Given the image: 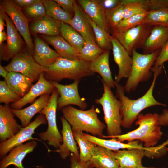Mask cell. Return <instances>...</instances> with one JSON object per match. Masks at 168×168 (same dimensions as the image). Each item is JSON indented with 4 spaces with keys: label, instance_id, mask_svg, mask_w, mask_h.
I'll return each instance as SVG.
<instances>
[{
    "label": "cell",
    "instance_id": "43",
    "mask_svg": "<svg viewBox=\"0 0 168 168\" xmlns=\"http://www.w3.org/2000/svg\"><path fill=\"white\" fill-rule=\"evenodd\" d=\"M147 12L168 8V0H141Z\"/></svg>",
    "mask_w": 168,
    "mask_h": 168
},
{
    "label": "cell",
    "instance_id": "39",
    "mask_svg": "<svg viewBox=\"0 0 168 168\" xmlns=\"http://www.w3.org/2000/svg\"><path fill=\"white\" fill-rule=\"evenodd\" d=\"M24 10L26 16L34 21L40 19L46 16L43 0H37L33 4L24 7Z\"/></svg>",
    "mask_w": 168,
    "mask_h": 168
},
{
    "label": "cell",
    "instance_id": "18",
    "mask_svg": "<svg viewBox=\"0 0 168 168\" xmlns=\"http://www.w3.org/2000/svg\"><path fill=\"white\" fill-rule=\"evenodd\" d=\"M37 145V142L33 140L14 147L8 155L2 158L0 168H7L10 165H14L15 168H24L22 163L23 160L28 153L33 151Z\"/></svg>",
    "mask_w": 168,
    "mask_h": 168
},
{
    "label": "cell",
    "instance_id": "44",
    "mask_svg": "<svg viewBox=\"0 0 168 168\" xmlns=\"http://www.w3.org/2000/svg\"><path fill=\"white\" fill-rule=\"evenodd\" d=\"M71 168H93V167L90 161L85 163H82L79 158H77L72 153L70 155ZM37 168H43L42 166H38Z\"/></svg>",
    "mask_w": 168,
    "mask_h": 168
},
{
    "label": "cell",
    "instance_id": "13",
    "mask_svg": "<svg viewBox=\"0 0 168 168\" xmlns=\"http://www.w3.org/2000/svg\"><path fill=\"white\" fill-rule=\"evenodd\" d=\"M80 81H74L72 83L63 85L51 81L58 92L59 96L57 101V110L70 105H77L82 110L87 107V103L79 95L78 87Z\"/></svg>",
    "mask_w": 168,
    "mask_h": 168
},
{
    "label": "cell",
    "instance_id": "14",
    "mask_svg": "<svg viewBox=\"0 0 168 168\" xmlns=\"http://www.w3.org/2000/svg\"><path fill=\"white\" fill-rule=\"evenodd\" d=\"M55 89L52 82L47 79L43 72H42L37 82L32 85L29 91L19 100L11 103L10 106L13 109H22L28 104L33 103L37 97L52 93Z\"/></svg>",
    "mask_w": 168,
    "mask_h": 168
},
{
    "label": "cell",
    "instance_id": "4",
    "mask_svg": "<svg viewBox=\"0 0 168 168\" xmlns=\"http://www.w3.org/2000/svg\"><path fill=\"white\" fill-rule=\"evenodd\" d=\"M63 116L72 126V129L84 131L102 138L106 125L99 119L95 107L86 110L68 105L61 109Z\"/></svg>",
    "mask_w": 168,
    "mask_h": 168
},
{
    "label": "cell",
    "instance_id": "5",
    "mask_svg": "<svg viewBox=\"0 0 168 168\" xmlns=\"http://www.w3.org/2000/svg\"><path fill=\"white\" fill-rule=\"evenodd\" d=\"M103 93L102 96L96 99L95 102L102 106L104 120L106 125L108 136L102 138L111 137L121 134L122 117L120 113V102L115 96L110 87L102 79Z\"/></svg>",
    "mask_w": 168,
    "mask_h": 168
},
{
    "label": "cell",
    "instance_id": "10",
    "mask_svg": "<svg viewBox=\"0 0 168 168\" xmlns=\"http://www.w3.org/2000/svg\"><path fill=\"white\" fill-rule=\"evenodd\" d=\"M153 26L144 23L139 25L124 32L112 33L130 55L132 51L142 49Z\"/></svg>",
    "mask_w": 168,
    "mask_h": 168
},
{
    "label": "cell",
    "instance_id": "12",
    "mask_svg": "<svg viewBox=\"0 0 168 168\" xmlns=\"http://www.w3.org/2000/svg\"><path fill=\"white\" fill-rule=\"evenodd\" d=\"M7 27V42L0 49V59L8 61L18 53L23 51L24 42L13 22L5 12Z\"/></svg>",
    "mask_w": 168,
    "mask_h": 168
},
{
    "label": "cell",
    "instance_id": "6",
    "mask_svg": "<svg viewBox=\"0 0 168 168\" xmlns=\"http://www.w3.org/2000/svg\"><path fill=\"white\" fill-rule=\"evenodd\" d=\"M159 49L150 54H142L133 50L130 72L124 88L128 93L136 89L140 82L148 81L152 75L151 70L161 50Z\"/></svg>",
    "mask_w": 168,
    "mask_h": 168
},
{
    "label": "cell",
    "instance_id": "9",
    "mask_svg": "<svg viewBox=\"0 0 168 168\" xmlns=\"http://www.w3.org/2000/svg\"><path fill=\"white\" fill-rule=\"evenodd\" d=\"M5 67L9 72L20 73L30 78L33 82L38 80L40 74L45 70V68L36 62L32 54L24 50L14 56Z\"/></svg>",
    "mask_w": 168,
    "mask_h": 168
},
{
    "label": "cell",
    "instance_id": "19",
    "mask_svg": "<svg viewBox=\"0 0 168 168\" xmlns=\"http://www.w3.org/2000/svg\"><path fill=\"white\" fill-rule=\"evenodd\" d=\"M77 2L91 20L110 34V29L106 21L105 9L101 0H79Z\"/></svg>",
    "mask_w": 168,
    "mask_h": 168
},
{
    "label": "cell",
    "instance_id": "45",
    "mask_svg": "<svg viewBox=\"0 0 168 168\" xmlns=\"http://www.w3.org/2000/svg\"><path fill=\"white\" fill-rule=\"evenodd\" d=\"M67 12L72 14L74 13V4L75 0H54Z\"/></svg>",
    "mask_w": 168,
    "mask_h": 168
},
{
    "label": "cell",
    "instance_id": "28",
    "mask_svg": "<svg viewBox=\"0 0 168 168\" xmlns=\"http://www.w3.org/2000/svg\"><path fill=\"white\" fill-rule=\"evenodd\" d=\"M9 87L21 98L29 91L32 85V81L18 72H9L5 79Z\"/></svg>",
    "mask_w": 168,
    "mask_h": 168
},
{
    "label": "cell",
    "instance_id": "38",
    "mask_svg": "<svg viewBox=\"0 0 168 168\" xmlns=\"http://www.w3.org/2000/svg\"><path fill=\"white\" fill-rule=\"evenodd\" d=\"M124 5L122 19L147 12L141 0H121Z\"/></svg>",
    "mask_w": 168,
    "mask_h": 168
},
{
    "label": "cell",
    "instance_id": "7",
    "mask_svg": "<svg viewBox=\"0 0 168 168\" xmlns=\"http://www.w3.org/2000/svg\"><path fill=\"white\" fill-rule=\"evenodd\" d=\"M59 94L55 88L51 93L48 102L39 114H44L46 119L48 128L45 132L39 134L42 140L47 141L48 145L58 149L63 142V137L57 127L56 110Z\"/></svg>",
    "mask_w": 168,
    "mask_h": 168
},
{
    "label": "cell",
    "instance_id": "40",
    "mask_svg": "<svg viewBox=\"0 0 168 168\" xmlns=\"http://www.w3.org/2000/svg\"><path fill=\"white\" fill-rule=\"evenodd\" d=\"M124 5L121 2L115 7L110 9L105 10V17L107 23L112 30L122 20Z\"/></svg>",
    "mask_w": 168,
    "mask_h": 168
},
{
    "label": "cell",
    "instance_id": "25",
    "mask_svg": "<svg viewBox=\"0 0 168 168\" xmlns=\"http://www.w3.org/2000/svg\"><path fill=\"white\" fill-rule=\"evenodd\" d=\"M82 136L87 140L97 146L103 147L112 151L125 149H145V151H147L148 149V148L143 147L142 143H141L138 140L131 141L128 143H125L118 141L115 138H112L111 139L109 140L102 139L83 132Z\"/></svg>",
    "mask_w": 168,
    "mask_h": 168
},
{
    "label": "cell",
    "instance_id": "24",
    "mask_svg": "<svg viewBox=\"0 0 168 168\" xmlns=\"http://www.w3.org/2000/svg\"><path fill=\"white\" fill-rule=\"evenodd\" d=\"M145 150L135 148L113 151L119 167L138 168L142 165V161L145 156Z\"/></svg>",
    "mask_w": 168,
    "mask_h": 168
},
{
    "label": "cell",
    "instance_id": "52",
    "mask_svg": "<svg viewBox=\"0 0 168 168\" xmlns=\"http://www.w3.org/2000/svg\"><path fill=\"white\" fill-rule=\"evenodd\" d=\"M165 142L166 144V146L168 145V139L166 140V141ZM166 152H168V147L166 148Z\"/></svg>",
    "mask_w": 168,
    "mask_h": 168
},
{
    "label": "cell",
    "instance_id": "33",
    "mask_svg": "<svg viewBox=\"0 0 168 168\" xmlns=\"http://www.w3.org/2000/svg\"><path fill=\"white\" fill-rule=\"evenodd\" d=\"M46 15L60 22L68 24L72 19L71 14L63 9L54 0H43Z\"/></svg>",
    "mask_w": 168,
    "mask_h": 168
},
{
    "label": "cell",
    "instance_id": "16",
    "mask_svg": "<svg viewBox=\"0 0 168 168\" xmlns=\"http://www.w3.org/2000/svg\"><path fill=\"white\" fill-rule=\"evenodd\" d=\"M22 127L14 118L9 105H0V140L4 142L11 138L20 130Z\"/></svg>",
    "mask_w": 168,
    "mask_h": 168
},
{
    "label": "cell",
    "instance_id": "54",
    "mask_svg": "<svg viewBox=\"0 0 168 168\" xmlns=\"http://www.w3.org/2000/svg\"><path fill=\"white\" fill-rule=\"evenodd\" d=\"M156 148V151H155V153H156L157 152V148H156V147H155ZM145 154H146V156H147V157H148L149 156H148L146 154V152H145Z\"/></svg>",
    "mask_w": 168,
    "mask_h": 168
},
{
    "label": "cell",
    "instance_id": "3",
    "mask_svg": "<svg viewBox=\"0 0 168 168\" xmlns=\"http://www.w3.org/2000/svg\"><path fill=\"white\" fill-rule=\"evenodd\" d=\"M43 73L47 79L57 82L65 79L80 81L95 74L90 69V62L79 58L71 60L61 57L45 68Z\"/></svg>",
    "mask_w": 168,
    "mask_h": 168
},
{
    "label": "cell",
    "instance_id": "48",
    "mask_svg": "<svg viewBox=\"0 0 168 168\" xmlns=\"http://www.w3.org/2000/svg\"><path fill=\"white\" fill-rule=\"evenodd\" d=\"M37 0H15V2L21 7H26L33 4Z\"/></svg>",
    "mask_w": 168,
    "mask_h": 168
},
{
    "label": "cell",
    "instance_id": "49",
    "mask_svg": "<svg viewBox=\"0 0 168 168\" xmlns=\"http://www.w3.org/2000/svg\"><path fill=\"white\" fill-rule=\"evenodd\" d=\"M5 12L3 9L0 7V32L3 31L5 26Z\"/></svg>",
    "mask_w": 168,
    "mask_h": 168
},
{
    "label": "cell",
    "instance_id": "42",
    "mask_svg": "<svg viewBox=\"0 0 168 168\" xmlns=\"http://www.w3.org/2000/svg\"><path fill=\"white\" fill-rule=\"evenodd\" d=\"M168 61V41L161 48L159 54L154 62L151 70L152 72L156 71H162L163 64Z\"/></svg>",
    "mask_w": 168,
    "mask_h": 168
},
{
    "label": "cell",
    "instance_id": "50",
    "mask_svg": "<svg viewBox=\"0 0 168 168\" xmlns=\"http://www.w3.org/2000/svg\"><path fill=\"white\" fill-rule=\"evenodd\" d=\"M9 72L7 70L5 67L0 65V75L3 77L5 79L6 78Z\"/></svg>",
    "mask_w": 168,
    "mask_h": 168
},
{
    "label": "cell",
    "instance_id": "36",
    "mask_svg": "<svg viewBox=\"0 0 168 168\" xmlns=\"http://www.w3.org/2000/svg\"><path fill=\"white\" fill-rule=\"evenodd\" d=\"M147 13L145 12L122 19L112 30V33L124 32L143 24Z\"/></svg>",
    "mask_w": 168,
    "mask_h": 168
},
{
    "label": "cell",
    "instance_id": "23",
    "mask_svg": "<svg viewBox=\"0 0 168 168\" xmlns=\"http://www.w3.org/2000/svg\"><path fill=\"white\" fill-rule=\"evenodd\" d=\"M168 41V26H153L142 48L143 54H150L161 49Z\"/></svg>",
    "mask_w": 168,
    "mask_h": 168
},
{
    "label": "cell",
    "instance_id": "47",
    "mask_svg": "<svg viewBox=\"0 0 168 168\" xmlns=\"http://www.w3.org/2000/svg\"><path fill=\"white\" fill-rule=\"evenodd\" d=\"M119 0H101L102 5L105 10L112 9L116 7L119 2Z\"/></svg>",
    "mask_w": 168,
    "mask_h": 168
},
{
    "label": "cell",
    "instance_id": "32",
    "mask_svg": "<svg viewBox=\"0 0 168 168\" xmlns=\"http://www.w3.org/2000/svg\"><path fill=\"white\" fill-rule=\"evenodd\" d=\"M59 32L62 37L79 53L86 42L82 36L71 26L63 22L60 23Z\"/></svg>",
    "mask_w": 168,
    "mask_h": 168
},
{
    "label": "cell",
    "instance_id": "53",
    "mask_svg": "<svg viewBox=\"0 0 168 168\" xmlns=\"http://www.w3.org/2000/svg\"><path fill=\"white\" fill-rule=\"evenodd\" d=\"M138 168H155L154 167H146L143 166L142 165L140 167H139Z\"/></svg>",
    "mask_w": 168,
    "mask_h": 168
},
{
    "label": "cell",
    "instance_id": "46",
    "mask_svg": "<svg viewBox=\"0 0 168 168\" xmlns=\"http://www.w3.org/2000/svg\"><path fill=\"white\" fill-rule=\"evenodd\" d=\"M158 122L160 126L168 125V110L164 109L162 113L159 115Z\"/></svg>",
    "mask_w": 168,
    "mask_h": 168
},
{
    "label": "cell",
    "instance_id": "35",
    "mask_svg": "<svg viewBox=\"0 0 168 168\" xmlns=\"http://www.w3.org/2000/svg\"><path fill=\"white\" fill-rule=\"evenodd\" d=\"M152 26L162 25L168 26V8H163L147 12L143 24Z\"/></svg>",
    "mask_w": 168,
    "mask_h": 168
},
{
    "label": "cell",
    "instance_id": "22",
    "mask_svg": "<svg viewBox=\"0 0 168 168\" xmlns=\"http://www.w3.org/2000/svg\"><path fill=\"white\" fill-rule=\"evenodd\" d=\"M33 57L36 62L45 68L53 64L60 56L51 49L40 37L35 39Z\"/></svg>",
    "mask_w": 168,
    "mask_h": 168
},
{
    "label": "cell",
    "instance_id": "41",
    "mask_svg": "<svg viewBox=\"0 0 168 168\" xmlns=\"http://www.w3.org/2000/svg\"><path fill=\"white\" fill-rule=\"evenodd\" d=\"M21 98L8 86L5 80L0 81V103L9 105L16 102Z\"/></svg>",
    "mask_w": 168,
    "mask_h": 168
},
{
    "label": "cell",
    "instance_id": "8",
    "mask_svg": "<svg viewBox=\"0 0 168 168\" xmlns=\"http://www.w3.org/2000/svg\"><path fill=\"white\" fill-rule=\"evenodd\" d=\"M0 2V7L9 16L19 34L23 38L28 51L33 55L34 46L28 24L29 22L31 20L23 13L21 7L14 0H4Z\"/></svg>",
    "mask_w": 168,
    "mask_h": 168
},
{
    "label": "cell",
    "instance_id": "15",
    "mask_svg": "<svg viewBox=\"0 0 168 168\" xmlns=\"http://www.w3.org/2000/svg\"><path fill=\"white\" fill-rule=\"evenodd\" d=\"M114 59L119 68L115 81L119 82L123 78L129 76L132 63V57L118 40L112 35L110 36Z\"/></svg>",
    "mask_w": 168,
    "mask_h": 168
},
{
    "label": "cell",
    "instance_id": "30",
    "mask_svg": "<svg viewBox=\"0 0 168 168\" xmlns=\"http://www.w3.org/2000/svg\"><path fill=\"white\" fill-rule=\"evenodd\" d=\"M61 23L46 15L40 19L34 21L30 29L33 34H40L48 36L57 35L60 34Z\"/></svg>",
    "mask_w": 168,
    "mask_h": 168
},
{
    "label": "cell",
    "instance_id": "26",
    "mask_svg": "<svg viewBox=\"0 0 168 168\" xmlns=\"http://www.w3.org/2000/svg\"><path fill=\"white\" fill-rule=\"evenodd\" d=\"M110 50H107L95 60L90 62L91 70L100 75L102 80L111 88L115 87V82L110 70L109 57Z\"/></svg>",
    "mask_w": 168,
    "mask_h": 168
},
{
    "label": "cell",
    "instance_id": "29",
    "mask_svg": "<svg viewBox=\"0 0 168 168\" xmlns=\"http://www.w3.org/2000/svg\"><path fill=\"white\" fill-rule=\"evenodd\" d=\"M90 161L96 168L119 167L114 152L99 146H96L95 153Z\"/></svg>",
    "mask_w": 168,
    "mask_h": 168
},
{
    "label": "cell",
    "instance_id": "34",
    "mask_svg": "<svg viewBox=\"0 0 168 168\" xmlns=\"http://www.w3.org/2000/svg\"><path fill=\"white\" fill-rule=\"evenodd\" d=\"M88 17L92 27L97 45L104 51L112 49L110 34L95 23L88 16Z\"/></svg>",
    "mask_w": 168,
    "mask_h": 168
},
{
    "label": "cell",
    "instance_id": "20",
    "mask_svg": "<svg viewBox=\"0 0 168 168\" xmlns=\"http://www.w3.org/2000/svg\"><path fill=\"white\" fill-rule=\"evenodd\" d=\"M62 125L61 131L63 142L57 149L53 151L58 153L61 158L65 159L73 153L78 158L79 153L70 125L63 116L60 117Z\"/></svg>",
    "mask_w": 168,
    "mask_h": 168
},
{
    "label": "cell",
    "instance_id": "37",
    "mask_svg": "<svg viewBox=\"0 0 168 168\" xmlns=\"http://www.w3.org/2000/svg\"><path fill=\"white\" fill-rule=\"evenodd\" d=\"M104 51L96 43L86 41L79 53L78 58L90 62L97 58Z\"/></svg>",
    "mask_w": 168,
    "mask_h": 168
},
{
    "label": "cell",
    "instance_id": "21",
    "mask_svg": "<svg viewBox=\"0 0 168 168\" xmlns=\"http://www.w3.org/2000/svg\"><path fill=\"white\" fill-rule=\"evenodd\" d=\"M50 96V94H44L36 99L30 105L23 109L14 110L11 108L13 114L20 120L22 128L29 125L33 117L36 114L39 113L45 108Z\"/></svg>",
    "mask_w": 168,
    "mask_h": 168
},
{
    "label": "cell",
    "instance_id": "11",
    "mask_svg": "<svg viewBox=\"0 0 168 168\" xmlns=\"http://www.w3.org/2000/svg\"><path fill=\"white\" fill-rule=\"evenodd\" d=\"M47 124V121L45 116L40 114L35 119L27 126L21 128L20 131L11 138L0 144V157L2 158L13 148L23 143L26 141L30 140L41 141L36 138L32 137L35 133V130L40 125Z\"/></svg>",
    "mask_w": 168,
    "mask_h": 168
},
{
    "label": "cell",
    "instance_id": "57",
    "mask_svg": "<svg viewBox=\"0 0 168 168\" xmlns=\"http://www.w3.org/2000/svg\"><path fill=\"white\" fill-rule=\"evenodd\" d=\"M167 87L168 88V86H167Z\"/></svg>",
    "mask_w": 168,
    "mask_h": 168
},
{
    "label": "cell",
    "instance_id": "27",
    "mask_svg": "<svg viewBox=\"0 0 168 168\" xmlns=\"http://www.w3.org/2000/svg\"><path fill=\"white\" fill-rule=\"evenodd\" d=\"M39 36L51 45L61 57L71 60L79 58V53L62 36L59 35L48 36L41 34L39 35Z\"/></svg>",
    "mask_w": 168,
    "mask_h": 168
},
{
    "label": "cell",
    "instance_id": "1",
    "mask_svg": "<svg viewBox=\"0 0 168 168\" xmlns=\"http://www.w3.org/2000/svg\"><path fill=\"white\" fill-rule=\"evenodd\" d=\"M153 73V80L148 90L142 97L136 100L131 99L125 96L124 87L115 81L116 96L120 103L121 127L131 128L140 113L147 108L157 105L166 106L164 104L157 101L153 95L156 78L161 73L159 71Z\"/></svg>",
    "mask_w": 168,
    "mask_h": 168
},
{
    "label": "cell",
    "instance_id": "17",
    "mask_svg": "<svg viewBox=\"0 0 168 168\" xmlns=\"http://www.w3.org/2000/svg\"><path fill=\"white\" fill-rule=\"evenodd\" d=\"M68 24L77 31L86 41L96 43L93 28L88 16L76 1L74 4V17Z\"/></svg>",
    "mask_w": 168,
    "mask_h": 168
},
{
    "label": "cell",
    "instance_id": "2",
    "mask_svg": "<svg viewBox=\"0 0 168 168\" xmlns=\"http://www.w3.org/2000/svg\"><path fill=\"white\" fill-rule=\"evenodd\" d=\"M159 115L157 113L139 114L135 124L138 128L124 134L111 137L123 142L135 140L143 142L145 148L153 147L156 145L163 135L158 122Z\"/></svg>",
    "mask_w": 168,
    "mask_h": 168
},
{
    "label": "cell",
    "instance_id": "56",
    "mask_svg": "<svg viewBox=\"0 0 168 168\" xmlns=\"http://www.w3.org/2000/svg\"><path fill=\"white\" fill-rule=\"evenodd\" d=\"M119 168H121V167H119Z\"/></svg>",
    "mask_w": 168,
    "mask_h": 168
},
{
    "label": "cell",
    "instance_id": "31",
    "mask_svg": "<svg viewBox=\"0 0 168 168\" xmlns=\"http://www.w3.org/2000/svg\"><path fill=\"white\" fill-rule=\"evenodd\" d=\"M75 141L80 148L79 159L81 162L85 163L89 161L95 153L96 145L87 140L82 136V131L72 129Z\"/></svg>",
    "mask_w": 168,
    "mask_h": 168
},
{
    "label": "cell",
    "instance_id": "55",
    "mask_svg": "<svg viewBox=\"0 0 168 168\" xmlns=\"http://www.w3.org/2000/svg\"><path fill=\"white\" fill-rule=\"evenodd\" d=\"M155 152H154V153H155V151H156V148H155ZM146 154L148 156H149V155H148L146 152Z\"/></svg>",
    "mask_w": 168,
    "mask_h": 168
},
{
    "label": "cell",
    "instance_id": "51",
    "mask_svg": "<svg viewBox=\"0 0 168 168\" xmlns=\"http://www.w3.org/2000/svg\"><path fill=\"white\" fill-rule=\"evenodd\" d=\"M7 33L4 31L0 32V44H2V42L7 40Z\"/></svg>",
    "mask_w": 168,
    "mask_h": 168
}]
</instances>
